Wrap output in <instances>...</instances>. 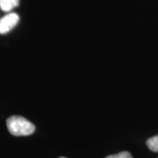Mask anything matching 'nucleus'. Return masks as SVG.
Returning <instances> with one entry per match:
<instances>
[{"instance_id":"nucleus-5","label":"nucleus","mask_w":158,"mask_h":158,"mask_svg":"<svg viewBox=\"0 0 158 158\" xmlns=\"http://www.w3.org/2000/svg\"><path fill=\"white\" fill-rule=\"evenodd\" d=\"M106 158H133L131 154L127 151H123V152L118 153L116 155H111V156H108Z\"/></svg>"},{"instance_id":"nucleus-6","label":"nucleus","mask_w":158,"mask_h":158,"mask_svg":"<svg viewBox=\"0 0 158 158\" xmlns=\"http://www.w3.org/2000/svg\"><path fill=\"white\" fill-rule=\"evenodd\" d=\"M59 158H66V157H63V156H62V157H59Z\"/></svg>"},{"instance_id":"nucleus-4","label":"nucleus","mask_w":158,"mask_h":158,"mask_svg":"<svg viewBox=\"0 0 158 158\" xmlns=\"http://www.w3.org/2000/svg\"><path fill=\"white\" fill-rule=\"evenodd\" d=\"M147 146L153 152H158V135L153 136L148 140Z\"/></svg>"},{"instance_id":"nucleus-3","label":"nucleus","mask_w":158,"mask_h":158,"mask_svg":"<svg viewBox=\"0 0 158 158\" xmlns=\"http://www.w3.org/2000/svg\"><path fill=\"white\" fill-rule=\"evenodd\" d=\"M19 4V0H0V9L4 11H11Z\"/></svg>"},{"instance_id":"nucleus-2","label":"nucleus","mask_w":158,"mask_h":158,"mask_svg":"<svg viewBox=\"0 0 158 158\" xmlns=\"http://www.w3.org/2000/svg\"><path fill=\"white\" fill-rule=\"evenodd\" d=\"M19 17L17 13L11 12L0 19V34H6L10 32L19 22Z\"/></svg>"},{"instance_id":"nucleus-1","label":"nucleus","mask_w":158,"mask_h":158,"mask_svg":"<svg viewBox=\"0 0 158 158\" xmlns=\"http://www.w3.org/2000/svg\"><path fill=\"white\" fill-rule=\"evenodd\" d=\"M6 126L10 134L14 136H27L35 131L34 125L21 116H11L8 118Z\"/></svg>"}]
</instances>
